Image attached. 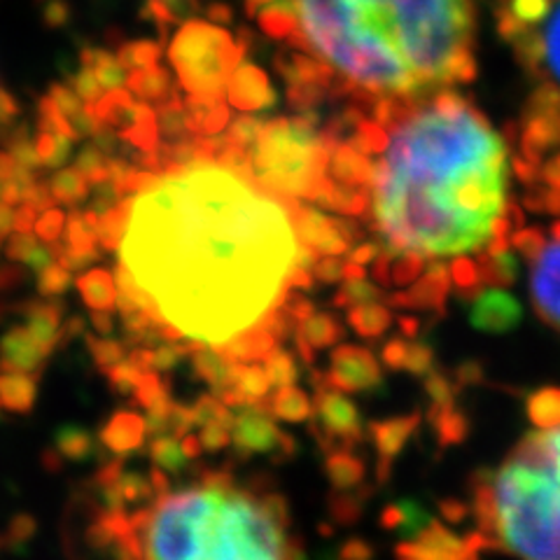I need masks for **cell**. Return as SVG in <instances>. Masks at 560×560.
<instances>
[{"instance_id": "f546056e", "label": "cell", "mask_w": 560, "mask_h": 560, "mask_svg": "<svg viewBox=\"0 0 560 560\" xmlns=\"http://www.w3.org/2000/svg\"><path fill=\"white\" fill-rule=\"evenodd\" d=\"M90 348L96 358L98 364L108 366V364H117L119 362V346L113 341H98V339H90Z\"/></svg>"}, {"instance_id": "603a6c76", "label": "cell", "mask_w": 560, "mask_h": 560, "mask_svg": "<svg viewBox=\"0 0 560 560\" xmlns=\"http://www.w3.org/2000/svg\"><path fill=\"white\" fill-rule=\"evenodd\" d=\"M70 280H73L70 278V271L63 265H59V261L57 265L51 261L47 269L38 273V292L47 296V300H51V296H59L70 288Z\"/></svg>"}, {"instance_id": "d4e9b609", "label": "cell", "mask_w": 560, "mask_h": 560, "mask_svg": "<svg viewBox=\"0 0 560 560\" xmlns=\"http://www.w3.org/2000/svg\"><path fill=\"white\" fill-rule=\"evenodd\" d=\"M388 323H390V315H388V311H383V308L364 306V308H358L353 313V325L366 337L378 335V331Z\"/></svg>"}, {"instance_id": "d6986e66", "label": "cell", "mask_w": 560, "mask_h": 560, "mask_svg": "<svg viewBox=\"0 0 560 560\" xmlns=\"http://www.w3.org/2000/svg\"><path fill=\"white\" fill-rule=\"evenodd\" d=\"M143 436V425L136 416H117L113 418V423L103 430V442L108 444L115 451H127L131 446H136Z\"/></svg>"}, {"instance_id": "4dcf8cb0", "label": "cell", "mask_w": 560, "mask_h": 560, "mask_svg": "<svg viewBox=\"0 0 560 560\" xmlns=\"http://www.w3.org/2000/svg\"><path fill=\"white\" fill-rule=\"evenodd\" d=\"M16 117H20V103L14 101L5 86H0V129L10 127Z\"/></svg>"}, {"instance_id": "1f68e13d", "label": "cell", "mask_w": 560, "mask_h": 560, "mask_svg": "<svg viewBox=\"0 0 560 560\" xmlns=\"http://www.w3.org/2000/svg\"><path fill=\"white\" fill-rule=\"evenodd\" d=\"M154 460L160 465H168V467H175L180 460H183V453L180 448L175 446L173 442L164 440L160 444H154Z\"/></svg>"}, {"instance_id": "83f0119b", "label": "cell", "mask_w": 560, "mask_h": 560, "mask_svg": "<svg viewBox=\"0 0 560 560\" xmlns=\"http://www.w3.org/2000/svg\"><path fill=\"white\" fill-rule=\"evenodd\" d=\"M63 232V215L55 208H47L43 218L35 222V234L43 238L45 243H57Z\"/></svg>"}, {"instance_id": "277c9868", "label": "cell", "mask_w": 560, "mask_h": 560, "mask_svg": "<svg viewBox=\"0 0 560 560\" xmlns=\"http://www.w3.org/2000/svg\"><path fill=\"white\" fill-rule=\"evenodd\" d=\"M133 525L136 560H296L280 498L224 477L164 493Z\"/></svg>"}, {"instance_id": "6da1fadb", "label": "cell", "mask_w": 560, "mask_h": 560, "mask_svg": "<svg viewBox=\"0 0 560 560\" xmlns=\"http://www.w3.org/2000/svg\"><path fill=\"white\" fill-rule=\"evenodd\" d=\"M117 226L119 304L173 337L259 358L280 331L285 296L306 278L302 213L248 173L195 162L150 178L108 215Z\"/></svg>"}, {"instance_id": "ac0fdd59", "label": "cell", "mask_w": 560, "mask_h": 560, "mask_svg": "<svg viewBox=\"0 0 560 560\" xmlns=\"http://www.w3.org/2000/svg\"><path fill=\"white\" fill-rule=\"evenodd\" d=\"M78 290L84 302L96 311H110L115 306V283L108 271H90L78 280Z\"/></svg>"}, {"instance_id": "f35d334b", "label": "cell", "mask_w": 560, "mask_h": 560, "mask_svg": "<svg viewBox=\"0 0 560 560\" xmlns=\"http://www.w3.org/2000/svg\"><path fill=\"white\" fill-rule=\"evenodd\" d=\"M0 407H3V405H0Z\"/></svg>"}, {"instance_id": "2e32d148", "label": "cell", "mask_w": 560, "mask_h": 560, "mask_svg": "<svg viewBox=\"0 0 560 560\" xmlns=\"http://www.w3.org/2000/svg\"><path fill=\"white\" fill-rule=\"evenodd\" d=\"M24 318H26V329L31 331V337L35 343L40 346L45 355H49L51 350L57 348L59 341V320H61V308L57 304H26L22 306Z\"/></svg>"}, {"instance_id": "3957f363", "label": "cell", "mask_w": 560, "mask_h": 560, "mask_svg": "<svg viewBox=\"0 0 560 560\" xmlns=\"http://www.w3.org/2000/svg\"><path fill=\"white\" fill-rule=\"evenodd\" d=\"M261 24L376 105L453 90L477 73L471 0H280Z\"/></svg>"}, {"instance_id": "7a4b0ae2", "label": "cell", "mask_w": 560, "mask_h": 560, "mask_svg": "<svg viewBox=\"0 0 560 560\" xmlns=\"http://www.w3.org/2000/svg\"><path fill=\"white\" fill-rule=\"evenodd\" d=\"M358 152L366 171L372 220L385 248L401 259L483 257L495 280L510 255V150L469 98L444 90L376 105Z\"/></svg>"}, {"instance_id": "5bb4252c", "label": "cell", "mask_w": 560, "mask_h": 560, "mask_svg": "<svg viewBox=\"0 0 560 560\" xmlns=\"http://www.w3.org/2000/svg\"><path fill=\"white\" fill-rule=\"evenodd\" d=\"M318 416L327 432L339 436H355L360 432V418L355 407L335 390H323L318 395Z\"/></svg>"}, {"instance_id": "7c38bea8", "label": "cell", "mask_w": 560, "mask_h": 560, "mask_svg": "<svg viewBox=\"0 0 560 560\" xmlns=\"http://www.w3.org/2000/svg\"><path fill=\"white\" fill-rule=\"evenodd\" d=\"M556 3L558 0H502V10L498 12L500 33L514 43L518 35L545 22Z\"/></svg>"}, {"instance_id": "9a60e30c", "label": "cell", "mask_w": 560, "mask_h": 560, "mask_svg": "<svg viewBox=\"0 0 560 560\" xmlns=\"http://www.w3.org/2000/svg\"><path fill=\"white\" fill-rule=\"evenodd\" d=\"M234 442L245 451H267L280 442V434L257 409H243L234 423Z\"/></svg>"}, {"instance_id": "f1b7e54d", "label": "cell", "mask_w": 560, "mask_h": 560, "mask_svg": "<svg viewBox=\"0 0 560 560\" xmlns=\"http://www.w3.org/2000/svg\"><path fill=\"white\" fill-rule=\"evenodd\" d=\"M269 381L276 385H288L294 381V364L285 353H276L267 366Z\"/></svg>"}, {"instance_id": "5b68a950", "label": "cell", "mask_w": 560, "mask_h": 560, "mask_svg": "<svg viewBox=\"0 0 560 560\" xmlns=\"http://www.w3.org/2000/svg\"><path fill=\"white\" fill-rule=\"evenodd\" d=\"M533 430L475 490L481 541L516 560H560V390L530 397Z\"/></svg>"}, {"instance_id": "4316f807", "label": "cell", "mask_w": 560, "mask_h": 560, "mask_svg": "<svg viewBox=\"0 0 560 560\" xmlns=\"http://www.w3.org/2000/svg\"><path fill=\"white\" fill-rule=\"evenodd\" d=\"M236 383L238 390L243 397H261L269 388V374L265 370H257V366H250V370H243L236 374Z\"/></svg>"}, {"instance_id": "ba28073f", "label": "cell", "mask_w": 560, "mask_h": 560, "mask_svg": "<svg viewBox=\"0 0 560 560\" xmlns=\"http://www.w3.org/2000/svg\"><path fill=\"white\" fill-rule=\"evenodd\" d=\"M521 150L525 162H528L525 178H530L547 154L553 156L560 152V86L549 80L541 82L539 90L525 105Z\"/></svg>"}, {"instance_id": "484cf974", "label": "cell", "mask_w": 560, "mask_h": 560, "mask_svg": "<svg viewBox=\"0 0 560 560\" xmlns=\"http://www.w3.org/2000/svg\"><path fill=\"white\" fill-rule=\"evenodd\" d=\"M38 248L40 243L35 241L28 232H14L5 245V255L10 261H16V265H28L31 257Z\"/></svg>"}, {"instance_id": "d6a6232c", "label": "cell", "mask_w": 560, "mask_h": 560, "mask_svg": "<svg viewBox=\"0 0 560 560\" xmlns=\"http://www.w3.org/2000/svg\"><path fill=\"white\" fill-rule=\"evenodd\" d=\"M35 222H38V210L28 203H20L14 210V232H31Z\"/></svg>"}, {"instance_id": "44dd1931", "label": "cell", "mask_w": 560, "mask_h": 560, "mask_svg": "<svg viewBox=\"0 0 560 560\" xmlns=\"http://www.w3.org/2000/svg\"><path fill=\"white\" fill-rule=\"evenodd\" d=\"M49 191L61 203H75L86 195V183L82 180L80 171H59L51 180Z\"/></svg>"}, {"instance_id": "cb8c5ba5", "label": "cell", "mask_w": 560, "mask_h": 560, "mask_svg": "<svg viewBox=\"0 0 560 560\" xmlns=\"http://www.w3.org/2000/svg\"><path fill=\"white\" fill-rule=\"evenodd\" d=\"M304 339H308L313 346H325L339 339L337 323L327 318V315H313V318L304 325Z\"/></svg>"}, {"instance_id": "e575fe53", "label": "cell", "mask_w": 560, "mask_h": 560, "mask_svg": "<svg viewBox=\"0 0 560 560\" xmlns=\"http://www.w3.org/2000/svg\"><path fill=\"white\" fill-rule=\"evenodd\" d=\"M14 232V210L10 203L0 201V245Z\"/></svg>"}, {"instance_id": "ffe728a7", "label": "cell", "mask_w": 560, "mask_h": 560, "mask_svg": "<svg viewBox=\"0 0 560 560\" xmlns=\"http://www.w3.org/2000/svg\"><path fill=\"white\" fill-rule=\"evenodd\" d=\"M92 436L80 428H61L57 432V451L70 460H84L92 453Z\"/></svg>"}, {"instance_id": "74e56055", "label": "cell", "mask_w": 560, "mask_h": 560, "mask_svg": "<svg viewBox=\"0 0 560 560\" xmlns=\"http://www.w3.org/2000/svg\"><path fill=\"white\" fill-rule=\"evenodd\" d=\"M160 3H164L166 12H168V8H175L178 3H183V0H154V5H160Z\"/></svg>"}, {"instance_id": "8d00e7d4", "label": "cell", "mask_w": 560, "mask_h": 560, "mask_svg": "<svg viewBox=\"0 0 560 560\" xmlns=\"http://www.w3.org/2000/svg\"><path fill=\"white\" fill-rule=\"evenodd\" d=\"M315 271H318L325 280H331V278L341 273V267L337 265V259H327V261H323V265H320L318 269H315Z\"/></svg>"}, {"instance_id": "8992f818", "label": "cell", "mask_w": 560, "mask_h": 560, "mask_svg": "<svg viewBox=\"0 0 560 560\" xmlns=\"http://www.w3.org/2000/svg\"><path fill=\"white\" fill-rule=\"evenodd\" d=\"M320 156V145L311 129L278 121L259 136L257 178L271 189L313 195V187H318Z\"/></svg>"}, {"instance_id": "30bf717a", "label": "cell", "mask_w": 560, "mask_h": 560, "mask_svg": "<svg viewBox=\"0 0 560 560\" xmlns=\"http://www.w3.org/2000/svg\"><path fill=\"white\" fill-rule=\"evenodd\" d=\"M47 355L26 327H12L0 337V372L38 374Z\"/></svg>"}, {"instance_id": "7402d4cb", "label": "cell", "mask_w": 560, "mask_h": 560, "mask_svg": "<svg viewBox=\"0 0 560 560\" xmlns=\"http://www.w3.org/2000/svg\"><path fill=\"white\" fill-rule=\"evenodd\" d=\"M271 409L276 416L285 420H304L311 411L308 399L296 390H280L271 401Z\"/></svg>"}, {"instance_id": "52a82bcc", "label": "cell", "mask_w": 560, "mask_h": 560, "mask_svg": "<svg viewBox=\"0 0 560 560\" xmlns=\"http://www.w3.org/2000/svg\"><path fill=\"white\" fill-rule=\"evenodd\" d=\"M512 243L530 261V296L537 315L560 335V222H553L549 232L523 230Z\"/></svg>"}, {"instance_id": "d590c367", "label": "cell", "mask_w": 560, "mask_h": 560, "mask_svg": "<svg viewBox=\"0 0 560 560\" xmlns=\"http://www.w3.org/2000/svg\"><path fill=\"white\" fill-rule=\"evenodd\" d=\"M16 283H22V271L16 267H0V292H5L14 288Z\"/></svg>"}, {"instance_id": "836d02e7", "label": "cell", "mask_w": 560, "mask_h": 560, "mask_svg": "<svg viewBox=\"0 0 560 560\" xmlns=\"http://www.w3.org/2000/svg\"><path fill=\"white\" fill-rule=\"evenodd\" d=\"M33 533H35L33 518L20 516V518H14L10 525V541H26L33 537Z\"/></svg>"}, {"instance_id": "8fae6325", "label": "cell", "mask_w": 560, "mask_h": 560, "mask_svg": "<svg viewBox=\"0 0 560 560\" xmlns=\"http://www.w3.org/2000/svg\"><path fill=\"white\" fill-rule=\"evenodd\" d=\"M471 325L481 331H506L521 318V306L502 290H486L471 304Z\"/></svg>"}, {"instance_id": "e0dca14e", "label": "cell", "mask_w": 560, "mask_h": 560, "mask_svg": "<svg viewBox=\"0 0 560 560\" xmlns=\"http://www.w3.org/2000/svg\"><path fill=\"white\" fill-rule=\"evenodd\" d=\"M38 397V383L33 374L0 372V405L14 413H28Z\"/></svg>"}, {"instance_id": "9c48e42d", "label": "cell", "mask_w": 560, "mask_h": 560, "mask_svg": "<svg viewBox=\"0 0 560 560\" xmlns=\"http://www.w3.org/2000/svg\"><path fill=\"white\" fill-rule=\"evenodd\" d=\"M512 45L533 75H541L560 86V0L545 22L518 35Z\"/></svg>"}, {"instance_id": "4fadbf2b", "label": "cell", "mask_w": 560, "mask_h": 560, "mask_svg": "<svg viewBox=\"0 0 560 560\" xmlns=\"http://www.w3.org/2000/svg\"><path fill=\"white\" fill-rule=\"evenodd\" d=\"M331 378H335L337 388L343 390L372 388L378 378V366L366 350L346 346L335 353V374H331Z\"/></svg>"}]
</instances>
